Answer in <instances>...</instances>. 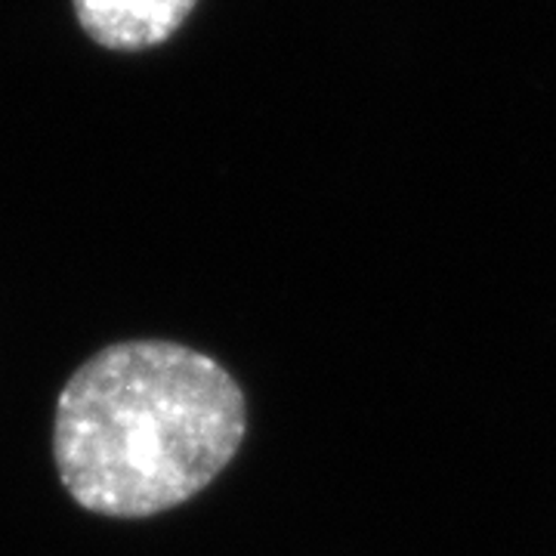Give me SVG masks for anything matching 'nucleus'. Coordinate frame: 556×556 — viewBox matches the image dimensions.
<instances>
[{"label": "nucleus", "mask_w": 556, "mask_h": 556, "mask_svg": "<svg viewBox=\"0 0 556 556\" xmlns=\"http://www.w3.org/2000/svg\"><path fill=\"white\" fill-rule=\"evenodd\" d=\"M244 433L248 399L217 358L174 340H124L62 387L53 460L84 510L142 519L204 492Z\"/></svg>", "instance_id": "obj_1"}, {"label": "nucleus", "mask_w": 556, "mask_h": 556, "mask_svg": "<svg viewBox=\"0 0 556 556\" xmlns=\"http://www.w3.org/2000/svg\"><path fill=\"white\" fill-rule=\"evenodd\" d=\"M90 38L109 50L159 47L195 10V0H72Z\"/></svg>", "instance_id": "obj_2"}]
</instances>
